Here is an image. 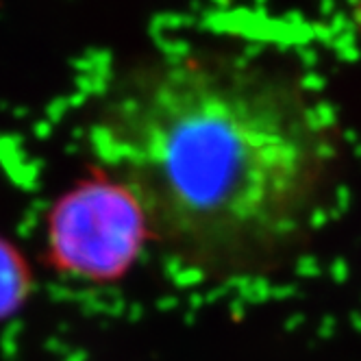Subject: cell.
I'll use <instances>...</instances> for the list:
<instances>
[{"mask_svg":"<svg viewBox=\"0 0 361 361\" xmlns=\"http://www.w3.org/2000/svg\"><path fill=\"white\" fill-rule=\"evenodd\" d=\"M89 148L135 194L167 259L235 279L279 270L307 242L340 141L299 74L240 50L187 48L118 74Z\"/></svg>","mask_w":361,"mask_h":361,"instance_id":"cell-1","label":"cell"},{"mask_svg":"<svg viewBox=\"0 0 361 361\" xmlns=\"http://www.w3.org/2000/svg\"><path fill=\"white\" fill-rule=\"evenodd\" d=\"M146 242L150 233L139 200L102 170L68 189L48 213V259L61 275L79 281H120Z\"/></svg>","mask_w":361,"mask_h":361,"instance_id":"cell-2","label":"cell"},{"mask_svg":"<svg viewBox=\"0 0 361 361\" xmlns=\"http://www.w3.org/2000/svg\"><path fill=\"white\" fill-rule=\"evenodd\" d=\"M27 294V268L7 246H0V320L18 312Z\"/></svg>","mask_w":361,"mask_h":361,"instance_id":"cell-3","label":"cell"}]
</instances>
